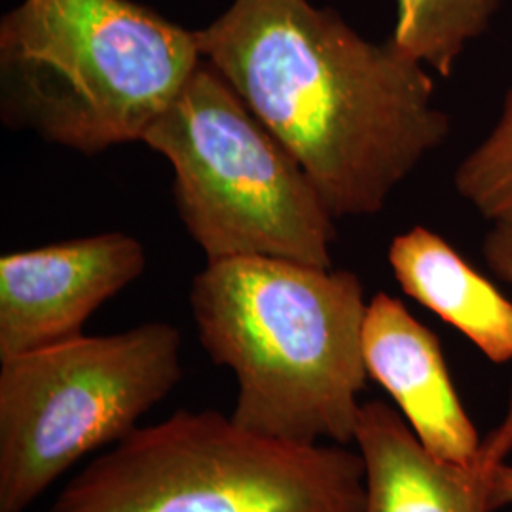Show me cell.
I'll return each mask as SVG.
<instances>
[{
    "instance_id": "1",
    "label": "cell",
    "mask_w": 512,
    "mask_h": 512,
    "mask_svg": "<svg viewBox=\"0 0 512 512\" xmlns=\"http://www.w3.org/2000/svg\"><path fill=\"white\" fill-rule=\"evenodd\" d=\"M198 40L334 219L382 211L452 133L427 67L310 0H234Z\"/></svg>"
},
{
    "instance_id": "2",
    "label": "cell",
    "mask_w": 512,
    "mask_h": 512,
    "mask_svg": "<svg viewBox=\"0 0 512 512\" xmlns=\"http://www.w3.org/2000/svg\"><path fill=\"white\" fill-rule=\"evenodd\" d=\"M190 308L202 348L236 376L238 425L294 444L355 442L368 380L357 275L272 256L209 260Z\"/></svg>"
},
{
    "instance_id": "3",
    "label": "cell",
    "mask_w": 512,
    "mask_h": 512,
    "mask_svg": "<svg viewBox=\"0 0 512 512\" xmlns=\"http://www.w3.org/2000/svg\"><path fill=\"white\" fill-rule=\"evenodd\" d=\"M198 31L131 0H23L0 23V116L97 154L145 139L202 63Z\"/></svg>"
},
{
    "instance_id": "4",
    "label": "cell",
    "mask_w": 512,
    "mask_h": 512,
    "mask_svg": "<svg viewBox=\"0 0 512 512\" xmlns=\"http://www.w3.org/2000/svg\"><path fill=\"white\" fill-rule=\"evenodd\" d=\"M363 456L294 444L215 410L139 425L93 459L48 512H365Z\"/></svg>"
},
{
    "instance_id": "5",
    "label": "cell",
    "mask_w": 512,
    "mask_h": 512,
    "mask_svg": "<svg viewBox=\"0 0 512 512\" xmlns=\"http://www.w3.org/2000/svg\"><path fill=\"white\" fill-rule=\"evenodd\" d=\"M143 143L173 167L177 213L207 262L272 256L332 268V213L304 167L207 59Z\"/></svg>"
},
{
    "instance_id": "6",
    "label": "cell",
    "mask_w": 512,
    "mask_h": 512,
    "mask_svg": "<svg viewBox=\"0 0 512 512\" xmlns=\"http://www.w3.org/2000/svg\"><path fill=\"white\" fill-rule=\"evenodd\" d=\"M181 332L145 323L0 361V512H25L139 427L183 378Z\"/></svg>"
},
{
    "instance_id": "7",
    "label": "cell",
    "mask_w": 512,
    "mask_h": 512,
    "mask_svg": "<svg viewBox=\"0 0 512 512\" xmlns=\"http://www.w3.org/2000/svg\"><path fill=\"white\" fill-rule=\"evenodd\" d=\"M147 268L122 232L95 234L0 258V361L84 336L93 311Z\"/></svg>"
},
{
    "instance_id": "8",
    "label": "cell",
    "mask_w": 512,
    "mask_h": 512,
    "mask_svg": "<svg viewBox=\"0 0 512 512\" xmlns=\"http://www.w3.org/2000/svg\"><path fill=\"white\" fill-rule=\"evenodd\" d=\"M363 357L368 378L391 395L431 456L459 467L475 465L484 439L459 401L439 338L401 300L378 293L368 302Z\"/></svg>"
},
{
    "instance_id": "9",
    "label": "cell",
    "mask_w": 512,
    "mask_h": 512,
    "mask_svg": "<svg viewBox=\"0 0 512 512\" xmlns=\"http://www.w3.org/2000/svg\"><path fill=\"white\" fill-rule=\"evenodd\" d=\"M355 444L366 471L365 512H494L492 475L511 454L512 423L503 420L471 467L431 456L403 416L382 401L363 403Z\"/></svg>"
},
{
    "instance_id": "10",
    "label": "cell",
    "mask_w": 512,
    "mask_h": 512,
    "mask_svg": "<svg viewBox=\"0 0 512 512\" xmlns=\"http://www.w3.org/2000/svg\"><path fill=\"white\" fill-rule=\"evenodd\" d=\"M387 258L404 294L459 330L495 365L512 361V300L437 232L414 226Z\"/></svg>"
},
{
    "instance_id": "11",
    "label": "cell",
    "mask_w": 512,
    "mask_h": 512,
    "mask_svg": "<svg viewBox=\"0 0 512 512\" xmlns=\"http://www.w3.org/2000/svg\"><path fill=\"white\" fill-rule=\"evenodd\" d=\"M503 0H397L389 42L423 67L448 78L471 42L482 37Z\"/></svg>"
},
{
    "instance_id": "12",
    "label": "cell",
    "mask_w": 512,
    "mask_h": 512,
    "mask_svg": "<svg viewBox=\"0 0 512 512\" xmlns=\"http://www.w3.org/2000/svg\"><path fill=\"white\" fill-rule=\"evenodd\" d=\"M454 186L484 219H512V86L494 128L459 162Z\"/></svg>"
},
{
    "instance_id": "13",
    "label": "cell",
    "mask_w": 512,
    "mask_h": 512,
    "mask_svg": "<svg viewBox=\"0 0 512 512\" xmlns=\"http://www.w3.org/2000/svg\"><path fill=\"white\" fill-rule=\"evenodd\" d=\"M482 255L490 270L512 287V219L495 220L482 241ZM509 406H512V393Z\"/></svg>"
},
{
    "instance_id": "14",
    "label": "cell",
    "mask_w": 512,
    "mask_h": 512,
    "mask_svg": "<svg viewBox=\"0 0 512 512\" xmlns=\"http://www.w3.org/2000/svg\"><path fill=\"white\" fill-rule=\"evenodd\" d=\"M492 495H494L495 511L512 505V465L499 461L492 475Z\"/></svg>"
}]
</instances>
